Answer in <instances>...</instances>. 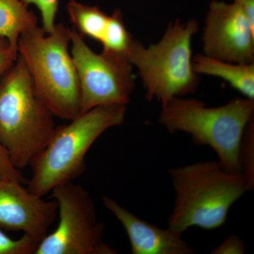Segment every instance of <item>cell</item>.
I'll use <instances>...</instances> for the list:
<instances>
[{"mask_svg":"<svg viewBox=\"0 0 254 254\" xmlns=\"http://www.w3.org/2000/svg\"><path fill=\"white\" fill-rule=\"evenodd\" d=\"M192 61L197 74L222 78L245 98L254 100V63H228L200 54L197 55Z\"/></svg>","mask_w":254,"mask_h":254,"instance_id":"cell-12","label":"cell"},{"mask_svg":"<svg viewBox=\"0 0 254 254\" xmlns=\"http://www.w3.org/2000/svg\"><path fill=\"white\" fill-rule=\"evenodd\" d=\"M17 58L18 52L6 38L0 36V77L13 66Z\"/></svg>","mask_w":254,"mask_h":254,"instance_id":"cell-19","label":"cell"},{"mask_svg":"<svg viewBox=\"0 0 254 254\" xmlns=\"http://www.w3.org/2000/svg\"><path fill=\"white\" fill-rule=\"evenodd\" d=\"M0 176L3 180H11L24 183L25 179L20 170L13 166L9 155L2 147L0 146Z\"/></svg>","mask_w":254,"mask_h":254,"instance_id":"cell-20","label":"cell"},{"mask_svg":"<svg viewBox=\"0 0 254 254\" xmlns=\"http://www.w3.org/2000/svg\"><path fill=\"white\" fill-rule=\"evenodd\" d=\"M58 226L37 247L34 254H117L104 241L105 226L98 220L94 201L81 185L73 182L55 187Z\"/></svg>","mask_w":254,"mask_h":254,"instance_id":"cell-7","label":"cell"},{"mask_svg":"<svg viewBox=\"0 0 254 254\" xmlns=\"http://www.w3.org/2000/svg\"><path fill=\"white\" fill-rule=\"evenodd\" d=\"M254 26V0H234Z\"/></svg>","mask_w":254,"mask_h":254,"instance_id":"cell-22","label":"cell"},{"mask_svg":"<svg viewBox=\"0 0 254 254\" xmlns=\"http://www.w3.org/2000/svg\"><path fill=\"white\" fill-rule=\"evenodd\" d=\"M54 115L43 103L27 66L18 55L0 77V146L18 170L48 144L55 128Z\"/></svg>","mask_w":254,"mask_h":254,"instance_id":"cell-3","label":"cell"},{"mask_svg":"<svg viewBox=\"0 0 254 254\" xmlns=\"http://www.w3.org/2000/svg\"><path fill=\"white\" fill-rule=\"evenodd\" d=\"M198 31L194 19L170 23L162 39L148 48L133 40L127 58L138 69L148 101L162 106L175 97L193 93L199 78L192 61V38Z\"/></svg>","mask_w":254,"mask_h":254,"instance_id":"cell-6","label":"cell"},{"mask_svg":"<svg viewBox=\"0 0 254 254\" xmlns=\"http://www.w3.org/2000/svg\"><path fill=\"white\" fill-rule=\"evenodd\" d=\"M70 31L55 23L47 33L37 25L21 35L17 48L37 94L55 117L68 121L81 113L79 81L68 50Z\"/></svg>","mask_w":254,"mask_h":254,"instance_id":"cell-4","label":"cell"},{"mask_svg":"<svg viewBox=\"0 0 254 254\" xmlns=\"http://www.w3.org/2000/svg\"><path fill=\"white\" fill-rule=\"evenodd\" d=\"M254 118V100L250 98L209 108L200 100L175 97L162 106L159 123L170 133H189L194 144L211 148L227 171L240 173V143Z\"/></svg>","mask_w":254,"mask_h":254,"instance_id":"cell-5","label":"cell"},{"mask_svg":"<svg viewBox=\"0 0 254 254\" xmlns=\"http://www.w3.org/2000/svg\"><path fill=\"white\" fill-rule=\"evenodd\" d=\"M73 28L82 36H87L101 43L109 16L98 6L82 4L70 0L66 6Z\"/></svg>","mask_w":254,"mask_h":254,"instance_id":"cell-14","label":"cell"},{"mask_svg":"<svg viewBox=\"0 0 254 254\" xmlns=\"http://www.w3.org/2000/svg\"><path fill=\"white\" fill-rule=\"evenodd\" d=\"M71 55L81 92V113L98 106L127 105L135 87L133 66L127 58L95 53L74 28Z\"/></svg>","mask_w":254,"mask_h":254,"instance_id":"cell-8","label":"cell"},{"mask_svg":"<svg viewBox=\"0 0 254 254\" xmlns=\"http://www.w3.org/2000/svg\"><path fill=\"white\" fill-rule=\"evenodd\" d=\"M37 247L38 244L26 235L13 240L0 230V254H34Z\"/></svg>","mask_w":254,"mask_h":254,"instance_id":"cell-17","label":"cell"},{"mask_svg":"<svg viewBox=\"0 0 254 254\" xmlns=\"http://www.w3.org/2000/svg\"><path fill=\"white\" fill-rule=\"evenodd\" d=\"M26 5L34 4L41 13L42 28L47 33H51L55 26V18L59 7V0H23Z\"/></svg>","mask_w":254,"mask_h":254,"instance_id":"cell-18","label":"cell"},{"mask_svg":"<svg viewBox=\"0 0 254 254\" xmlns=\"http://www.w3.org/2000/svg\"><path fill=\"white\" fill-rule=\"evenodd\" d=\"M37 25V16L23 0H0V36L16 51L21 35Z\"/></svg>","mask_w":254,"mask_h":254,"instance_id":"cell-13","label":"cell"},{"mask_svg":"<svg viewBox=\"0 0 254 254\" xmlns=\"http://www.w3.org/2000/svg\"><path fill=\"white\" fill-rule=\"evenodd\" d=\"M246 246L244 241L238 235H232L227 237L220 245L217 246L210 254H243Z\"/></svg>","mask_w":254,"mask_h":254,"instance_id":"cell-21","label":"cell"},{"mask_svg":"<svg viewBox=\"0 0 254 254\" xmlns=\"http://www.w3.org/2000/svg\"><path fill=\"white\" fill-rule=\"evenodd\" d=\"M126 113L127 105H103L80 114L68 125L55 127L48 144L30 164L27 190L43 197L81 176L92 145L107 130L123 125Z\"/></svg>","mask_w":254,"mask_h":254,"instance_id":"cell-2","label":"cell"},{"mask_svg":"<svg viewBox=\"0 0 254 254\" xmlns=\"http://www.w3.org/2000/svg\"><path fill=\"white\" fill-rule=\"evenodd\" d=\"M133 41V37L124 23L121 11L120 9L115 10L108 18L104 36L101 42L103 46V52L127 58Z\"/></svg>","mask_w":254,"mask_h":254,"instance_id":"cell-15","label":"cell"},{"mask_svg":"<svg viewBox=\"0 0 254 254\" xmlns=\"http://www.w3.org/2000/svg\"><path fill=\"white\" fill-rule=\"evenodd\" d=\"M0 178H1V176H0Z\"/></svg>","mask_w":254,"mask_h":254,"instance_id":"cell-23","label":"cell"},{"mask_svg":"<svg viewBox=\"0 0 254 254\" xmlns=\"http://www.w3.org/2000/svg\"><path fill=\"white\" fill-rule=\"evenodd\" d=\"M175 193L168 228L183 235L192 227L216 230L225 225L234 203L254 187L241 173H231L216 161L171 168Z\"/></svg>","mask_w":254,"mask_h":254,"instance_id":"cell-1","label":"cell"},{"mask_svg":"<svg viewBox=\"0 0 254 254\" xmlns=\"http://www.w3.org/2000/svg\"><path fill=\"white\" fill-rule=\"evenodd\" d=\"M205 55L237 64L254 63V26L236 3L213 1L203 34Z\"/></svg>","mask_w":254,"mask_h":254,"instance_id":"cell-9","label":"cell"},{"mask_svg":"<svg viewBox=\"0 0 254 254\" xmlns=\"http://www.w3.org/2000/svg\"><path fill=\"white\" fill-rule=\"evenodd\" d=\"M240 173L254 187V118L247 125L239 150Z\"/></svg>","mask_w":254,"mask_h":254,"instance_id":"cell-16","label":"cell"},{"mask_svg":"<svg viewBox=\"0 0 254 254\" xmlns=\"http://www.w3.org/2000/svg\"><path fill=\"white\" fill-rule=\"evenodd\" d=\"M105 206L121 223L133 254H194L190 243L169 228H160L138 218L108 195H103Z\"/></svg>","mask_w":254,"mask_h":254,"instance_id":"cell-11","label":"cell"},{"mask_svg":"<svg viewBox=\"0 0 254 254\" xmlns=\"http://www.w3.org/2000/svg\"><path fill=\"white\" fill-rule=\"evenodd\" d=\"M56 200L33 194L22 183L0 178V230L22 232L38 245L56 218Z\"/></svg>","mask_w":254,"mask_h":254,"instance_id":"cell-10","label":"cell"}]
</instances>
